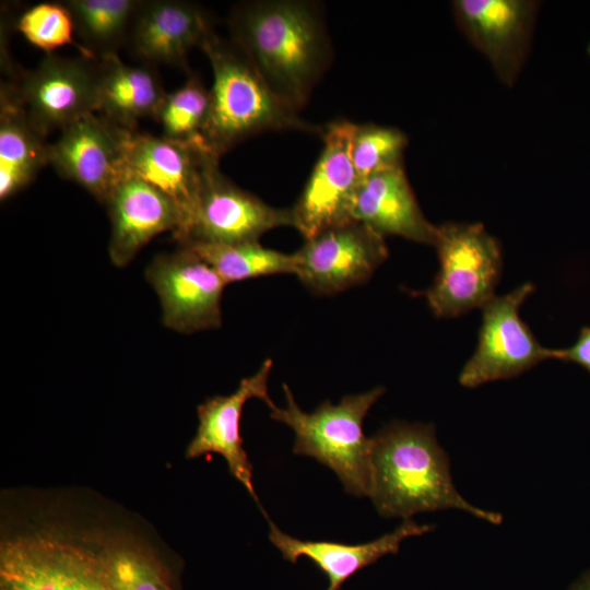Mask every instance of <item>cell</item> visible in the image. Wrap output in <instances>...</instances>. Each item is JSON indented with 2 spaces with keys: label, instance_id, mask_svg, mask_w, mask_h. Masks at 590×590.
Wrapping results in <instances>:
<instances>
[{
  "label": "cell",
  "instance_id": "obj_1",
  "mask_svg": "<svg viewBox=\"0 0 590 590\" xmlns=\"http://www.w3.org/2000/svg\"><path fill=\"white\" fill-rule=\"evenodd\" d=\"M229 28L272 92L298 113L331 58L320 7L303 0L241 2L231 13Z\"/></svg>",
  "mask_w": 590,
  "mask_h": 590
},
{
  "label": "cell",
  "instance_id": "obj_2",
  "mask_svg": "<svg viewBox=\"0 0 590 590\" xmlns=\"http://www.w3.org/2000/svg\"><path fill=\"white\" fill-rule=\"evenodd\" d=\"M369 497L386 518L459 509L499 524L498 512L467 502L453 485L449 459L432 424L394 421L371 437V491Z\"/></svg>",
  "mask_w": 590,
  "mask_h": 590
},
{
  "label": "cell",
  "instance_id": "obj_3",
  "mask_svg": "<svg viewBox=\"0 0 590 590\" xmlns=\"http://www.w3.org/2000/svg\"><path fill=\"white\" fill-rule=\"evenodd\" d=\"M201 49L213 72L202 139L215 155L221 156L238 142L263 131L321 133L322 128L303 120L272 92L233 40L222 39L213 30Z\"/></svg>",
  "mask_w": 590,
  "mask_h": 590
},
{
  "label": "cell",
  "instance_id": "obj_4",
  "mask_svg": "<svg viewBox=\"0 0 590 590\" xmlns=\"http://www.w3.org/2000/svg\"><path fill=\"white\" fill-rule=\"evenodd\" d=\"M286 406L270 400V416L290 426L295 433L293 452L308 456L331 469L346 493L364 497L371 491V437L363 429L369 409L385 393L384 387L347 394L339 404L323 401L314 412L300 410L286 384H283Z\"/></svg>",
  "mask_w": 590,
  "mask_h": 590
},
{
  "label": "cell",
  "instance_id": "obj_5",
  "mask_svg": "<svg viewBox=\"0 0 590 590\" xmlns=\"http://www.w3.org/2000/svg\"><path fill=\"white\" fill-rule=\"evenodd\" d=\"M433 246L439 271L424 296L435 316H461L481 308L495 295L503 266L502 249L483 224L444 223L436 227Z\"/></svg>",
  "mask_w": 590,
  "mask_h": 590
},
{
  "label": "cell",
  "instance_id": "obj_6",
  "mask_svg": "<svg viewBox=\"0 0 590 590\" xmlns=\"http://www.w3.org/2000/svg\"><path fill=\"white\" fill-rule=\"evenodd\" d=\"M220 156H204L199 190L179 244L199 241L237 244L259 241L270 229L293 226L291 209H279L263 202L231 181L220 169Z\"/></svg>",
  "mask_w": 590,
  "mask_h": 590
},
{
  "label": "cell",
  "instance_id": "obj_7",
  "mask_svg": "<svg viewBox=\"0 0 590 590\" xmlns=\"http://www.w3.org/2000/svg\"><path fill=\"white\" fill-rule=\"evenodd\" d=\"M0 590H115L98 551L51 535L1 543Z\"/></svg>",
  "mask_w": 590,
  "mask_h": 590
},
{
  "label": "cell",
  "instance_id": "obj_8",
  "mask_svg": "<svg viewBox=\"0 0 590 590\" xmlns=\"http://www.w3.org/2000/svg\"><path fill=\"white\" fill-rule=\"evenodd\" d=\"M533 291L534 285L528 282L506 295H494L481 307L477 345L459 375L463 387L512 378L553 359V350L540 344L519 315Z\"/></svg>",
  "mask_w": 590,
  "mask_h": 590
},
{
  "label": "cell",
  "instance_id": "obj_9",
  "mask_svg": "<svg viewBox=\"0 0 590 590\" xmlns=\"http://www.w3.org/2000/svg\"><path fill=\"white\" fill-rule=\"evenodd\" d=\"M31 122L46 138L98 108L97 60L47 54L13 83Z\"/></svg>",
  "mask_w": 590,
  "mask_h": 590
},
{
  "label": "cell",
  "instance_id": "obj_10",
  "mask_svg": "<svg viewBox=\"0 0 590 590\" xmlns=\"http://www.w3.org/2000/svg\"><path fill=\"white\" fill-rule=\"evenodd\" d=\"M355 125L333 121L322 128L323 146L292 210L293 227L305 239L353 221L359 178L352 162Z\"/></svg>",
  "mask_w": 590,
  "mask_h": 590
},
{
  "label": "cell",
  "instance_id": "obj_11",
  "mask_svg": "<svg viewBox=\"0 0 590 590\" xmlns=\"http://www.w3.org/2000/svg\"><path fill=\"white\" fill-rule=\"evenodd\" d=\"M295 275L319 295H332L367 281L387 259L385 237L351 221L305 239L294 252Z\"/></svg>",
  "mask_w": 590,
  "mask_h": 590
},
{
  "label": "cell",
  "instance_id": "obj_12",
  "mask_svg": "<svg viewBox=\"0 0 590 590\" xmlns=\"http://www.w3.org/2000/svg\"><path fill=\"white\" fill-rule=\"evenodd\" d=\"M145 278L160 298L167 328L192 333L221 326V299L227 284L189 248L179 246L156 256Z\"/></svg>",
  "mask_w": 590,
  "mask_h": 590
},
{
  "label": "cell",
  "instance_id": "obj_13",
  "mask_svg": "<svg viewBox=\"0 0 590 590\" xmlns=\"http://www.w3.org/2000/svg\"><path fill=\"white\" fill-rule=\"evenodd\" d=\"M461 32L483 54L499 80L511 86L524 64L539 3L531 0H456Z\"/></svg>",
  "mask_w": 590,
  "mask_h": 590
},
{
  "label": "cell",
  "instance_id": "obj_14",
  "mask_svg": "<svg viewBox=\"0 0 590 590\" xmlns=\"http://www.w3.org/2000/svg\"><path fill=\"white\" fill-rule=\"evenodd\" d=\"M126 168L168 196L178 206L181 226L178 239L189 223L199 190L205 145H189L117 128ZM213 153V152H212Z\"/></svg>",
  "mask_w": 590,
  "mask_h": 590
},
{
  "label": "cell",
  "instance_id": "obj_15",
  "mask_svg": "<svg viewBox=\"0 0 590 590\" xmlns=\"http://www.w3.org/2000/svg\"><path fill=\"white\" fill-rule=\"evenodd\" d=\"M49 164L64 179L107 199L126 172L116 127L95 114L85 115L61 130L48 146Z\"/></svg>",
  "mask_w": 590,
  "mask_h": 590
},
{
  "label": "cell",
  "instance_id": "obj_16",
  "mask_svg": "<svg viewBox=\"0 0 590 590\" xmlns=\"http://www.w3.org/2000/svg\"><path fill=\"white\" fill-rule=\"evenodd\" d=\"M272 361L267 358L260 368L240 380L237 389L228 396H215L198 406L199 425L189 442L186 457L198 458L209 453H219L227 462L229 473L240 482L251 497L259 504L252 484L253 467L244 449L240 434V421L245 403L257 398L268 403V381Z\"/></svg>",
  "mask_w": 590,
  "mask_h": 590
},
{
  "label": "cell",
  "instance_id": "obj_17",
  "mask_svg": "<svg viewBox=\"0 0 590 590\" xmlns=\"http://www.w3.org/2000/svg\"><path fill=\"white\" fill-rule=\"evenodd\" d=\"M106 205L111 223L108 253L122 268L153 237L177 233L181 215L176 203L153 185L126 169L113 188Z\"/></svg>",
  "mask_w": 590,
  "mask_h": 590
},
{
  "label": "cell",
  "instance_id": "obj_18",
  "mask_svg": "<svg viewBox=\"0 0 590 590\" xmlns=\"http://www.w3.org/2000/svg\"><path fill=\"white\" fill-rule=\"evenodd\" d=\"M213 31L206 13L181 0L142 1L129 35L132 51L145 64L187 68V57Z\"/></svg>",
  "mask_w": 590,
  "mask_h": 590
},
{
  "label": "cell",
  "instance_id": "obj_19",
  "mask_svg": "<svg viewBox=\"0 0 590 590\" xmlns=\"http://www.w3.org/2000/svg\"><path fill=\"white\" fill-rule=\"evenodd\" d=\"M269 539L283 558L295 564L298 558L310 559L328 578L326 590H341L344 582L358 570L376 563L388 554L399 552L408 538L429 532L433 526L418 524L412 519L403 520L392 532L363 544H344L333 541L299 540L284 533L267 517Z\"/></svg>",
  "mask_w": 590,
  "mask_h": 590
},
{
  "label": "cell",
  "instance_id": "obj_20",
  "mask_svg": "<svg viewBox=\"0 0 590 590\" xmlns=\"http://www.w3.org/2000/svg\"><path fill=\"white\" fill-rule=\"evenodd\" d=\"M353 220L384 237L396 235L428 245L434 244L437 227L424 216L403 166L359 182Z\"/></svg>",
  "mask_w": 590,
  "mask_h": 590
},
{
  "label": "cell",
  "instance_id": "obj_21",
  "mask_svg": "<svg viewBox=\"0 0 590 590\" xmlns=\"http://www.w3.org/2000/svg\"><path fill=\"white\" fill-rule=\"evenodd\" d=\"M98 108L114 127L134 130L145 117L155 118L166 96L158 73L149 64L130 66L118 55L97 60Z\"/></svg>",
  "mask_w": 590,
  "mask_h": 590
},
{
  "label": "cell",
  "instance_id": "obj_22",
  "mask_svg": "<svg viewBox=\"0 0 590 590\" xmlns=\"http://www.w3.org/2000/svg\"><path fill=\"white\" fill-rule=\"evenodd\" d=\"M49 143L31 122L13 83L0 90V200L24 189L49 164Z\"/></svg>",
  "mask_w": 590,
  "mask_h": 590
},
{
  "label": "cell",
  "instance_id": "obj_23",
  "mask_svg": "<svg viewBox=\"0 0 590 590\" xmlns=\"http://www.w3.org/2000/svg\"><path fill=\"white\" fill-rule=\"evenodd\" d=\"M141 0H67L75 34L86 56L118 55L128 40Z\"/></svg>",
  "mask_w": 590,
  "mask_h": 590
},
{
  "label": "cell",
  "instance_id": "obj_24",
  "mask_svg": "<svg viewBox=\"0 0 590 590\" xmlns=\"http://www.w3.org/2000/svg\"><path fill=\"white\" fill-rule=\"evenodd\" d=\"M179 246L197 253L226 284L270 274L296 272L294 253L266 248L259 241L237 244L186 241Z\"/></svg>",
  "mask_w": 590,
  "mask_h": 590
},
{
  "label": "cell",
  "instance_id": "obj_25",
  "mask_svg": "<svg viewBox=\"0 0 590 590\" xmlns=\"http://www.w3.org/2000/svg\"><path fill=\"white\" fill-rule=\"evenodd\" d=\"M98 552L115 590H179L173 569L143 544L109 542Z\"/></svg>",
  "mask_w": 590,
  "mask_h": 590
},
{
  "label": "cell",
  "instance_id": "obj_26",
  "mask_svg": "<svg viewBox=\"0 0 590 590\" xmlns=\"http://www.w3.org/2000/svg\"><path fill=\"white\" fill-rule=\"evenodd\" d=\"M210 108V91L200 78L190 74L173 93H167L155 117L162 137L189 145H205L202 139Z\"/></svg>",
  "mask_w": 590,
  "mask_h": 590
},
{
  "label": "cell",
  "instance_id": "obj_27",
  "mask_svg": "<svg viewBox=\"0 0 590 590\" xmlns=\"http://www.w3.org/2000/svg\"><path fill=\"white\" fill-rule=\"evenodd\" d=\"M406 134L394 127L355 125L351 156L359 180L402 167Z\"/></svg>",
  "mask_w": 590,
  "mask_h": 590
},
{
  "label": "cell",
  "instance_id": "obj_28",
  "mask_svg": "<svg viewBox=\"0 0 590 590\" xmlns=\"http://www.w3.org/2000/svg\"><path fill=\"white\" fill-rule=\"evenodd\" d=\"M16 28L30 44L44 50L46 55L62 46L74 45L82 56L88 58L74 39L73 17L63 1L43 2L31 7L17 20Z\"/></svg>",
  "mask_w": 590,
  "mask_h": 590
},
{
  "label": "cell",
  "instance_id": "obj_29",
  "mask_svg": "<svg viewBox=\"0 0 590 590\" xmlns=\"http://www.w3.org/2000/svg\"><path fill=\"white\" fill-rule=\"evenodd\" d=\"M553 359L575 363L590 374V327H582L577 341L567 349L553 350Z\"/></svg>",
  "mask_w": 590,
  "mask_h": 590
},
{
  "label": "cell",
  "instance_id": "obj_30",
  "mask_svg": "<svg viewBox=\"0 0 590 590\" xmlns=\"http://www.w3.org/2000/svg\"><path fill=\"white\" fill-rule=\"evenodd\" d=\"M569 590H590V570L586 571Z\"/></svg>",
  "mask_w": 590,
  "mask_h": 590
},
{
  "label": "cell",
  "instance_id": "obj_31",
  "mask_svg": "<svg viewBox=\"0 0 590 590\" xmlns=\"http://www.w3.org/2000/svg\"><path fill=\"white\" fill-rule=\"evenodd\" d=\"M587 51H588V54L590 56V44L588 45Z\"/></svg>",
  "mask_w": 590,
  "mask_h": 590
}]
</instances>
